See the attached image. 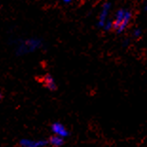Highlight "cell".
<instances>
[{"label":"cell","instance_id":"1","mask_svg":"<svg viewBox=\"0 0 147 147\" xmlns=\"http://www.w3.org/2000/svg\"><path fill=\"white\" fill-rule=\"evenodd\" d=\"M132 12L127 9H119L116 11L113 20V30L117 33H121L127 29L132 20Z\"/></svg>","mask_w":147,"mask_h":147},{"label":"cell","instance_id":"2","mask_svg":"<svg viewBox=\"0 0 147 147\" xmlns=\"http://www.w3.org/2000/svg\"><path fill=\"white\" fill-rule=\"evenodd\" d=\"M42 41L38 38H28L20 40L17 43L16 54L17 55H26L30 53L35 52L42 47Z\"/></svg>","mask_w":147,"mask_h":147},{"label":"cell","instance_id":"3","mask_svg":"<svg viewBox=\"0 0 147 147\" xmlns=\"http://www.w3.org/2000/svg\"><path fill=\"white\" fill-rule=\"evenodd\" d=\"M111 3L110 2H105L102 7L101 9V11H100L99 17H98V22H97V25H98L99 28H102L105 27V25L106 23V21L109 19V12L111 11Z\"/></svg>","mask_w":147,"mask_h":147},{"label":"cell","instance_id":"4","mask_svg":"<svg viewBox=\"0 0 147 147\" xmlns=\"http://www.w3.org/2000/svg\"><path fill=\"white\" fill-rule=\"evenodd\" d=\"M51 130L52 132L57 136H60L62 138H65L68 136V131L67 130L63 124L60 123H55L52 124L51 126Z\"/></svg>","mask_w":147,"mask_h":147},{"label":"cell","instance_id":"5","mask_svg":"<svg viewBox=\"0 0 147 147\" xmlns=\"http://www.w3.org/2000/svg\"><path fill=\"white\" fill-rule=\"evenodd\" d=\"M46 140H37L33 142L30 140H22L20 142V145L22 147H44L47 145Z\"/></svg>","mask_w":147,"mask_h":147},{"label":"cell","instance_id":"6","mask_svg":"<svg viewBox=\"0 0 147 147\" xmlns=\"http://www.w3.org/2000/svg\"><path fill=\"white\" fill-rule=\"evenodd\" d=\"M44 84H45L46 87L49 90H55L56 89V83L54 79H53V77L51 76V75H46L45 77H44V80H43Z\"/></svg>","mask_w":147,"mask_h":147},{"label":"cell","instance_id":"7","mask_svg":"<svg viewBox=\"0 0 147 147\" xmlns=\"http://www.w3.org/2000/svg\"><path fill=\"white\" fill-rule=\"evenodd\" d=\"M51 144L55 146V147H59L61 145H63L64 143V138H62L60 136H57V135H54L53 137L51 138V140H49Z\"/></svg>","mask_w":147,"mask_h":147},{"label":"cell","instance_id":"8","mask_svg":"<svg viewBox=\"0 0 147 147\" xmlns=\"http://www.w3.org/2000/svg\"><path fill=\"white\" fill-rule=\"evenodd\" d=\"M102 29H104L105 30H106V32H109V30H113V20H112V19H108L107 21H106L105 27L102 28Z\"/></svg>","mask_w":147,"mask_h":147},{"label":"cell","instance_id":"9","mask_svg":"<svg viewBox=\"0 0 147 147\" xmlns=\"http://www.w3.org/2000/svg\"><path fill=\"white\" fill-rule=\"evenodd\" d=\"M142 35V30L140 28H137V29L133 30V36L135 38H140Z\"/></svg>","mask_w":147,"mask_h":147},{"label":"cell","instance_id":"10","mask_svg":"<svg viewBox=\"0 0 147 147\" xmlns=\"http://www.w3.org/2000/svg\"><path fill=\"white\" fill-rule=\"evenodd\" d=\"M74 0H63V2L65 4H70V3H72Z\"/></svg>","mask_w":147,"mask_h":147},{"label":"cell","instance_id":"11","mask_svg":"<svg viewBox=\"0 0 147 147\" xmlns=\"http://www.w3.org/2000/svg\"><path fill=\"white\" fill-rule=\"evenodd\" d=\"M144 10L147 11V0H146V1H145V5H144Z\"/></svg>","mask_w":147,"mask_h":147},{"label":"cell","instance_id":"12","mask_svg":"<svg viewBox=\"0 0 147 147\" xmlns=\"http://www.w3.org/2000/svg\"><path fill=\"white\" fill-rule=\"evenodd\" d=\"M0 99H1V94H0Z\"/></svg>","mask_w":147,"mask_h":147}]
</instances>
